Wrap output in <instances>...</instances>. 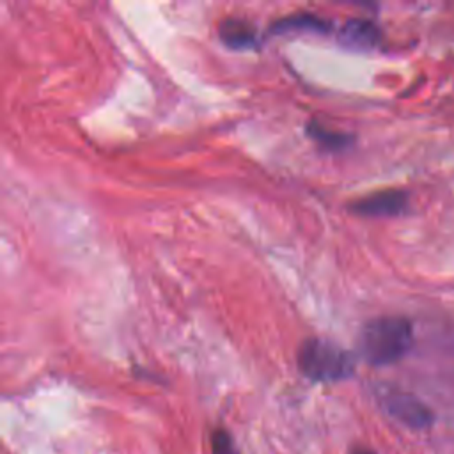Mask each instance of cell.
Listing matches in <instances>:
<instances>
[{
    "instance_id": "cell-1",
    "label": "cell",
    "mask_w": 454,
    "mask_h": 454,
    "mask_svg": "<svg viewBox=\"0 0 454 454\" xmlns=\"http://www.w3.org/2000/svg\"><path fill=\"white\" fill-rule=\"evenodd\" d=\"M411 340L413 332L406 317L383 316L362 328L360 353L372 365H388L406 355Z\"/></svg>"
},
{
    "instance_id": "cell-2",
    "label": "cell",
    "mask_w": 454,
    "mask_h": 454,
    "mask_svg": "<svg viewBox=\"0 0 454 454\" xmlns=\"http://www.w3.org/2000/svg\"><path fill=\"white\" fill-rule=\"evenodd\" d=\"M300 372L317 383H337L355 372V358L349 351L325 339H307L298 349Z\"/></svg>"
},
{
    "instance_id": "cell-3",
    "label": "cell",
    "mask_w": 454,
    "mask_h": 454,
    "mask_svg": "<svg viewBox=\"0 0 454 454\" xmlns=\"http://www.w3.org/2000/svg\"><path fill=\"white\" fill-rule=\"evenodd\" d=\"M378 399L381 408L392 419L410 429H427L434 422L433 411L413 394L395 388H381L378 392Z\"/></svg>"
},
{
    "instance_id": "cell-4",
    "label": "cell",
    "mask_w": 454,
    "mask_h": 454,
    "mask_svg": "<svg viewBox=\"0 0 454 454\" xmlns=\"http://www.w3.org/2000/svg\"><path fill=\"white\" fill-rule=\"evenodd\" d=\"M408 206V197L401 190H383L355 200L349 209L360 216H397Z\"/></svg>"
},
{
    "instance_id": "cell-5",
    "label": "cell",
    "mask_w": 454,
    "mask_h": 454,
    "mask_svg": "<svg viewBox=\"0 0 454 454\" xmlns=\"http://www.w3.org/2000/svg\"><path fill=\"white\" fill-rule=\"evenodd\" d=\"M339 39L342 44L355 48V50H371L380 43V30L378 27L364 18H351L348 20L340 32Z\"/></svg>"
},
{
    "instance_id": "cell-6",
    "label": "cell",
    "mask_w": 454,
    "mask_h": 454,
    "mask_svg": "<svg viewBox=\"0 0 454 454\" xmlns=\"http://www.w3.org/2000/svg\"><path fill=\"white\" fill-rule=\"evenodd\" d=\"M218 35L229 48L247 50L255 46V32L254 28L238 18H227L218 27Z\"/></svg>"
},
{
    "instance_id": "cell-7",
    "label": "cell",
    "mask_w": 454,
    "mask_h": 454,
    "mask_svg": "<svg viewBox=\"0 0 454 454\" xmlns=\"http://www.w3.org/2000/svg\"><path fill=\"white\" fill-rule=\"evenodd\" d=\"M301 32V30H309V32H316V30H328V21L317 18V16H310V14H298V16H289V18H282L278 20L273 27L271 32L273 34H284V32Z\"/></svg>"
},
{
    "instance_id": "cell-8",
    "label": "cell",
    "mask_w": 454,
    "mask_h": 454,
    "mask_svg": "<svg viewBox=\"0 0 454 454\" xmlns=\"http://www.w3.org/2000/svg\"><path fill=\"white\" fill-rule=\"evenodd\" d=\"M307 133L316 140L319 142L321 145H325L326 149H344L346 145L351 144V137L349 135H344V133H339V131H333V129H328L325 126H319L316 121L309 122L307 124Z\"/></svg>"
},
{
    "instance_id": "cell-9",
    "label": "cell",
    "mask_w": 454,
    "mask_h": 454,
    "mask_svg": "<svg viewBox=\"0 0 454 454\" xmlns=\"http://www.w3.org/2000/svg\"><path fill=\"white\" fill-rule=\"evenodd\" d=\"M209 452L211 454H239V449H238V445H236L229 429L216 427L211 433Z\"/></svg>"
},
{
    "instance_id": "cell-10",
    "label": "cell",
    "mask_w": 454,
    "mask_h": 454,
    "mask_svg": "<svg viewBox=\"0 0 454 454\" xmlns=\"http://www.w3.org/2000/svg\"><path fill=\"white\" fill-rule=\"evenodd\" d=\"M349 454H376V452L372 449H369V447H353L349 450Z\"/></svg>"
}]
</instances>
